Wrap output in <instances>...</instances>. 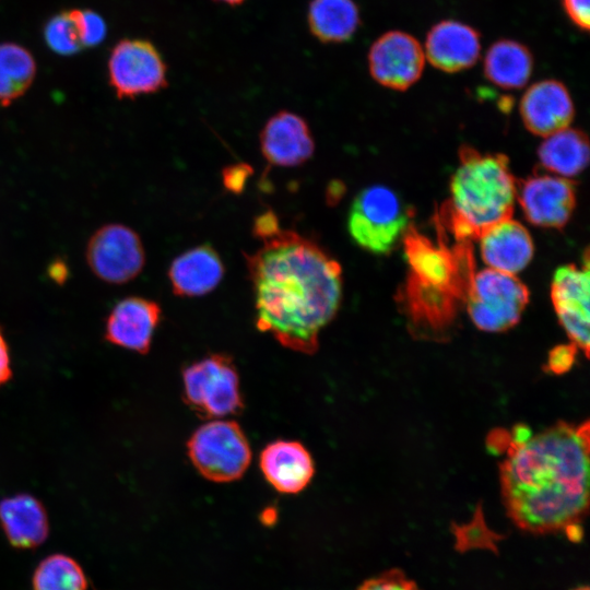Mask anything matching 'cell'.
<instances>
[{"instance_id":"cell-34","label":"cell","mask_w":590,"mask_h":590,"mask_svg":"<svg viewBox=\"0 0 590 590\" xmlns=\"http://www.w3.org/2000/svg\"><path fill=\"white\" fill-rule=\"evenodd\" d=\"M278 229V220L272 211H268L259 215L253 224V235L261 239L269 237Z\"/></svg>"},{"instance_id":"cell-21","label":"cell","mask_w":590,"mask_h":590,"mask_svg":"<svg viewBox=\"0 0 590 590\" xmlns=\"http://www.w3.org/2000/svg\"><path fill=\"white\" fill-rule=\"evenodd\" d=\"M0 524L16 548H34L49 534V522L43 504L32 495L19 494L0 502Z\"/></svg>"},{"instance_id":"cell-4","label":"cell","mask_w":590,"mask_h":590,"mask_svg":"<svg viewBox=\"0 0 590 590\" xmlns=\"http://www.w3.org/2000/svg\"><path fill=\"white\" fill-rule=\"evenodd\" d=\"M450 184V200L441 219L457 241H470L493 225L510 219L517 182L503 154H482L470 146L459 151Z\"/></svg>"},{"instance_id":"cell-17","label":"cell","mask_w":590,"mask_h":590,"mask_svg":"<svg viewBox=\"0 0 590 590\" xmlns=\"http://www.w3.org/2000/svg\"><path fill=\"white\" fill-rule=\"evenodd\" d=\"M425 54L434 68L457 73L472 68L479 60L481 35L463 22L442 20L428 31Z\"/></svg>"},{"instance_id":"cell-31","label":"cell","mask_w":590,"mask_h":590,"mask_svg":"<svg viewBox=\"0 0 590 590\" xmlns=\"http://www.w3.org/2000/svg\"><path fill=\"white\" fill-rule=\"evenodd\" d=\"M252 172V167L246 163L229 165L222 170L223 185L228 191L240 193Z\"/></svg>"},{"instance_id":"cell-9","label":"cell","mask_w":590,"mask_h":590,"mask_svg":"<svg viewBox=\"0 0 590 590\" xmlns=\"http://www.w3.org/2000/svg\"><path fill=\"white\" fill-rule=\"evenodd\" d=\"M167 68L156 47L145 39L116 44L108 60L109 84L118 98H134L167 86Z\"/></svg>"},{"instance_id":"cell-12","label":"cell","mask_w":590,"mask_h":590,"mask_svg":"<svg viewBox=\"0 0 590 590\" xmlns=\"http://www.w3.org/2000/svg\"><path fill=\"white\" fill-rule=\"evenodd\" d=\"M589 261L585 268L566 264L558 268L553 276L551 298L570 343L581 350L586 357L589 352Z\"/></svg>"},{"instance_id":"cell-16","label":"cell","mask_w":590,"mask_h":590,"mask_svg":"<svg viewBox=\"0 0 590 590\" xmlns=\"http://www.w3.org/2000/svg\"><path fill=\"white\" fill-rule=\"evenodd\" d=\"M161 316L162 309L154 300L139 296L122 298L107 316L105 339L120 347L145 354Z\"/></svg>"},{"instance_id":"cell-14","label":"cell","mask_w":590,"mask_h":590,"mask_svg":"<svg viewBox=\"0 0 590 590\" xmlns=\"http://www.w3.org/2000/svg\"><path fill=\"white\" fill-rule=\"evenodd\" d=\"M264 160L273 166L294 167L307 162L315 152V141L307 121L295 113L281 110L260 132Z\"/></svg>"},{"instance_id":"cell-7","label":"cell","mask_w":590,"mask_h":590,"mask_svg":"<svg viewBox=\"0 0 590 590\" xmlns=\"http://www.w3.org/2000/svg\"><path fill=\"white\" fill-rule=\"evenodd\" d=\"M187 448L198 472L217 483L240 479L251 460L247 437L233 421L205 423L191 435Z\"/></svg>"},{"instance_id":"cell-35","label":"cell","mask_w":590,"mask_h":590,"mask_svg":"<svg viewBox=\"0 0 590 590\" xmlns=\"http://www.w3.org/2000/svg\"><path fill=\"white\" fill-rule=\"evenodd\" d=\"M12 375L9 347L0 329V386L5 384Z\"/></svg>"},{"instance_id":"cell-37","label":"cell","mask_w":590,"mask_h":590,"mask_svg":"<svg viewBox=\"0 0 590 590\" xmlns=\"http://www.w3.org/2000/svg\"><path fill=\"white\" fill-rule=\"evenodd\" d=\"M571 590H589V587L588 586H579V587H576Z\"/></svg>"},{"instance_id":"cell-19","label":"cell","mask_w":590,"mask_h":590,"mask_svg":"<svg viewBox=\"0 0 590 590\" xmlns=\"http://www.w3.org/2000/svg\"><path fill=\"white\" fill-rule=\"evenodd\" d=\"M260 468L266 480L280 493L303 491L315 473L312 458L297 441L276 440L260 455Z\"/></svg>"},{"instance_id":"cell-10","label":"cell","mask_w":590,"mask_h":590,"mask_svg":"<svg viewBox=\"0 0 590 590\" xmlns=\"http://www.w3.org/2000/svg\"><path fill=\"white\" fill-rule=\"evenodd\" d=\"M85 259L99 280L123 284L135 279L145 264V251L140 236L129 226L106 224L90 237Z\"/></svg>"},{"instance_id":"cell-18","label":"cell","mask_w":590,"mask_h":590,"mask_svg":"<svg viewBox=\"0 0 590 590\" xmlns=\"http://www.w3.org/2000/svg\"><path fill=\"white\" fill-rule=\"evenodd\" d=\"M224 273V263L210 244H202L177 256L167 271L173 293L180 297L202 296L212 292Z\"/></svg>"},{"instance_id":"cell-33","label":"cell","mask_w":590,"mask_h":590,"mask_svg":"<svg viewBox=\"0 0 590 590\" xmlns=\"http://www.w3.org/2000/svg\"><path fill=\"white\" fill-rule=\"evenodd\" d=\"M577 350L571 343L555 347L548 355L547 368L554 374L567 371L574 364Z\"/></svg>"},{"instance_id":"cell-30","label":"cell","mask_w":590,"mask_h":590,"mask_svg":"<svg viewBox=\"0 0 590 590\" xmlns=\"http://www.w3.org/2000/svg\"><path fill=\"white\" fill-rule=\"evenodd\" d=\"M474 526L471 527V533L456 532L457 547L461 551L469 547H488L496 550L495 542H493V534L482 524L477 523L475 518Z\"/></svg>"},{"instance_id":"cell-27","label":"cell","mask_w":590,"mask_h":590,"mask_svg":"<svg viewBox=\"0 0 590 590\" xmlns=\"http://www.w3.org/2000/svg\"><path fill=\"white\" fill-rule=\"evenodd\" d=\"M44 37L48 47L56 54L69 56L84 47L75 15V9L52 16L46 24Z\"/></svg>"},{"instance_id":"cell-13","label":"cell","mask_w":590,"mask_h":590,"mask_svg":"<svg viewBox=\"0 0 590 590\" xmlns=\"http://www.w3.org/2000/svg\"><path fill=\"white\" fill-rule=\"evenodd\" d=\"M517 198L527 220L546 228L566 225L576 205L573 182L560 176H530L517 184Z\"/></svg>"},{"instance_id":"cell-3","label":"cell","mask_w":590,"mask_h":590,"mask_svg":"<svg viewBox=\"0 0 590 590\" xmlns=\"http://www.w3.org/2000/svg\"><path fill=\"white\" fill-rule=\"evenodd\" d=\"M403 236L410 271L401 297L404 312L414 332L440 339L455 323L474 274L471 244L451 248L442 237L433 243L411 226Z\"/></svg>"},{"instance_id":"cell-36","label":"cell","mask_w":590,"mask_h":590,"mask_svg":"<svg viewBox=\"0 0 590 590\" xmlns=\"http://www.w3.org/2000/svg\"><path fill=\"white\" fill-rule=\"evenodd\" d=\"M214 1L223 2L229 5H238L243 3L245 0H214Z\"/></svg>"},{"instance_id":"cell-23","label":"cell","mask_w":590,"mask_h":590,"mask_svg":"<svg viewBox=\"0 0 590 590\" xmlns=\"http://www.w3.org/2000/svg\"><path fill=\"white\" fill-rule=\"evenodd\" d=\"M311 34L321 43L350 40L361 24L359 10L353 0H311L307 13Z\"/></svg>"},{"instance_id":"cell-8","label":"cell","mask_w":590,"mask_h":590,"mask_svg":"<svg viewBox=\"0 0 590 590\" xmlns=\"http://www.w3.org/2000/svg\"><path fill=\"white\" fill-rule=\"evenodd\" d=\"M187 403L204 417L237 414L244 402L239 378L232 359L211 355L188 366L182 373Z\"/></svg>"},{"instance_id":"cell-5","label":"cell","mask_w":590,"mask_h":590,"mask_svg":"<svg viewBox=\"0 0 590 590\" xmlns=\"http://www.w3.org/2000/svg\"><path fill=\"white\" fill-rule=\"evenodd\" d=\"M410 210L390 188L373 185L354 198L347 231L356 245L373 253H388L409 228Z\"/></svg>"},{"instance_id":"cell-11","label":"cell","mask_w":590,"mask_h":590,"mask_svg":"<svg viewBox=\"0 0 590 590\" xmlns=\"http://www.w3.org/2000/svg\"><path fill=\"white\" fill-rule=\"evenodd\" d=\"M367 60L369 73L378 84L405 91L420 80L425 54L420 42L411 34L389 31L373 43Z\"/></svg>"},{"instance_id":"cell-24","label":"cell","mask_w":590,"mask_h":590,"mask_svg":"<svg viewBox=\"0 0 590 590\" xmlns=\"http://www.w3.org/2000/svg\"><path fill=\"white\" fill-rule=\"evenodd\" d=\"M538 155L547 170L564 178L575 177L588 165V138L581 130L565 128L545 137Z\"/></svg>"},{"instance_id":"cell-28","label":"cell","mask_w":590,"mask_h":590,"mask_svg":"<svg viewBox=\"0 0 590 590\" xmlns=\"http://www.w3.org/2000/svg\"><path fill=\"white\" fill-rule=\"evenodd\" d=\"M356 590H422L399 568H391L364 580Z\"/></svg>"},{"instance_id":"cell-6","label":"cell","mask_w":590,"mask_h":590,"mask_svg":"<svg viewBox=\"0 0 590 590\" xmlns=\"http://www.w3.org/2000/svg\"><path fill=\"white\" fill-rule=\"evenodd\" d=\"M528 302L529 291L515 274L491 268L474 272L464 300L472 322L486 332L516 326Z\"/></svg>"},{"instance_id":"cell-20","label":"cell","mask_w":590,"mask_h":590,"mask_svg":"<svg viewBox=\"0 0 590 590\" xmlns=\"http://www.w3.org/2000/svg\"><path fill=\"white\" fill-rule=\"evenodd\" d=\"M479 239L482 259L494 270L516 274L533 257V241L529 232L511 217L493 225Z\"/></svg>"},{"instance_id":"cell-22","label":"cell","mask_w":590,"mask_h":590,"mask_svg":"<svg viewBox=\"0 0 590 590\" xmlns=\"http://www.w3.org/2000/svg\"><path fill=\"white\" fill-rule=\"evenodd\" d=\"M534 68L531 50L514 39H498L486 51L483 61L485 78L505 90H518L529 81Z\"/></svg>"},{"instance_id":"cell-15","label":"cell","mask_w":590,"mask_h":590,"mask_svg":"<svg viewBox=\"0 0 590 590\" xmlns=\"http://www.w3.org/2000/svg\"><path fill=\"white\" fill-rule=\"evenodd\" d=\"M575 115L571 96L558 80L535 82L520 101V116L524 127L540 137L568 128Z\"/></svg>"},{"instance_id":"cell-32","label":"cell","mask_w":590,"mask_h":590,"mask_svg":"<svg viewBox=\"0 0 590 590\" xmlns=\"http://www.w3.org/2000/svg\"><path fill=\"white\" fill-rule=\"evenodd\" d=\"M567 17L580 31L588 32L590 26L589 0H563Z\"/></svg>"},{"instance_id":"cell-1","label":"cell","mask_w":590,"mask_h":590,"mask_svg":"<svg viewBox=\"0 0 590 590\" xmlns=\"http://www.w3.org/2000/svg\"><path fill=\"white\" fill-rule=\"evenodd\" d=\"M502 437L500 489L508 517L522 531H564L579 541L589 506V422H558L535 435L519 426Z\"/></svg>"},{"instance_id":"cell-25","label":"cell","mask_w":590,"mask_h":590,"mask_svg":"<svg viewBox=\"0 0 590 590\" xmlns=\"http://www.w3.org/2000/svg\"><path fill=\"white\" fill-rule=\"evenodd\" d=\"M36 75L33 55L14 43L0 44V105L8 106L25 94Z\"/></svg>"},{"instance_id":"cell-2","label":"cell","mask_w":590,"mask_h":590,"mask_svg":"<svg viewBox=\"0 0 590 590\" xmlns=\"http://www.w3.org/2000/svg\"><path fill=\"white\" fill-rule=\"evenodd\" d=\"M245 253L252 283L256 327L284 347L312 354L320 331L335 317L342 299V268L315 240L279 228Z\"/></svg>"},{"instance_id":"cell-26","label":"cell","mask_w":590,"mask_h":590,"mask_svg":"<svg viewBox=\"0 0 590 590\" xmlns=\"http://www.w3.org/2000/svg\"><path fill=\"white\" fill-rule=\"evenodd\" d=\"M33 590H87V578L81 565L64 554L45 557L36 567Z\"/></svg>"},{"instance_id":"cell-29","label":"cell","mask_w":590,"mask_h":590,"mask_svg":"<svg viewBox=\"0 0 590 590\" xmlns=\"http://www.w3.org/2000/svg\"><path fill=\"white\" fill-rule=\"evenodd\" d=\"M75 15L83 47H94L106 36V23L101 15L91 10L75 9Z\"/></svg>"}]
</instances>
